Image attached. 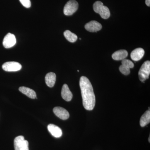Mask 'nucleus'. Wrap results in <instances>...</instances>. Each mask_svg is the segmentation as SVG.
Masks as SVG:
<instances>
[{
  "label": "nucleus",
  "instance_id": "6",
  "mask_svg": "<svg viewBox=\"0 0 150 150\" xmlns=\"http://www.w3.org/2000/svg\"><path fill=\"white\" fill-rule=\"evenodd\" d=\"M16 43V38L15 35L11 33H8L5 36L3 44L5 48H9L13 47Z\"/></svg>",
  "mask_w": 150,
  "mask_h": 150
},
{
  "label": "nucleus",
  "instance_id": "21",
  "mask_svg": "<svg viewBox=\"0 0 150 150\" xmlns=\"http://www.w3.org/2000/svg\"><path fill=\"white\" fill-rule=\"evenodd\" d=\"M22 4L26 8H29L31 6L30 0H19Z\"/></svg>",
  "mask_w": 150,
  "mask_h": 150
},
{
  "label": "nucleus",
  "instance_id": "13",
  "mask_svg": "<svg viewBox=\"0 0 150 150\" xmlns=\"http://www.w3.org/2000/svg\"><path fill=\"white\" fill-rule=\"evenodd\" d=\"M128 53L125 50H120L116 51L112 54V59L116 61H120L126 59L128 56Z\"/></svg>",
  "mask_w": 150,
  "mask_h": 150
},
{
  "label": "nucleus",
  "instance_id": "20",
  "mask_svg": "<svg viewBox=\"0 0 150 150\" xmlns=\"http://www.w3.org/2000/svg\"><path fill=\"white\" fill-rule=\"evenodd\" d=\"M119 70L122 74L125 75H129L130 73V69L122 65L119 67Z\"/></svg>",
  "mask_w": 150,
  "mask_h": 150
},
{
  "label": "nucleus",
  "instance_id": "4",
  "mask_svg": "<svg viewBox=\"0 0 150 150\" xmlns=\"http://www.w3.org/2000/svg\"><path fill=\"white\" fill-rule=\"evenodd\" d=\"M79 4L75 0H70L65 5L64 9V14L66 16L72 15L77 10Z\"/></svg>",
  "mask_w": 150,
  "mask_h": 150
},
{
  "label": "nucleus",
  "instance_id": "12",
  "mask_svg": "<svg viewBox=\"0 0 150 150\" xmlns=\"http://www.w3.org/2000/svg\"><path fill=\"white\" fill-rule=\"evenodd\" d=\"M56 81V75L53 72L48 73L45 76V82L49 87H54Z\"/></svg>",
  "mask_w": 150,
  "mask_h": 150
},
{
  "label": "nucleus",
  "instance_id": "18",
  "mask_svg": "<svg viewBox=\"0 0 150 150\" xmlns=\"http://www.w3.org/2000/svg\"><path fill=\"white\" fill-rule=\"evenodd\" d=\"M103 5V3L100 1H97L96 2L93 4V10L96 13H99Z\"/></svg>",
  "mask_w": 150,
  "mask_h": 150
},
{
  "label": "nucleus",
  "instance_id": "16",
  "mask_svg": "<svg viewBox=\"0 0 150 150\" xmlns=\"http://www.w3.org/2000/svg\"><path fill=\"white\" fill-rule=\"evenodd\" d=\"M64 35L66 39L71 43H74L78 39L77 36L69 30H66L64 32Z\"/></svg>",
  "mask_w": 150,
  "mask_h": 150
},
{
  "label": "nucleus",
  "instance_id": "1",
  "mask_svg": "<svg viewBox=\"0 0 150 150\" xmlns=\"http://www.w3.org/2000/svg\"><path fill=\"white\" fill-rule=\"evenodd\" d=\"M80 87L84 108L87 110H91L95 105L96 98L91 83L85 76L81 77Z\"/></svg>",
  "mask_w": 150,
  "mask_h": 150
},
{
  "label": "nucleus",
  "instance_id": "2",
  "mask_svg": "<svg viewBox=\"0 0 150 150\" xmlns=\"http://www.w3.org/2000/svg\"><path fill=\"white\" fill-rule=\"evenodd\" d=\"M150 74V62L147 61L145 62L140 68L139 72V76L140 80L144 82L149 79Z\"/></svg>",
  "mask_w": 150,
  "mask_h": 150
},
{
  "label": "nucleus",
  "instance_id": "19",
  "mask_svg": "<svg viewBox=\"0 0 150 150\" xmlns=\"http://www.w3.org/2000/svg\"><path fill=\"white\" fill-rule=\"evenodd\" d=\"M122 65L125 66L126 67L129 68V69H132L134 67V65L133 63L130 60L128 59H124L122 60Z\"/></svg>",
  "mask_w": 150,
  "mask_h": 150
},
{
  "label": "nucleus",
  "instance_id": "5",
  "mask_svg": "<svg viewBox=\"0 0 150 150\" xmlns=\"http://www.w3.org/2000/svg\"><path fill=\"white\" fill-rule=\"evenodd\" d=\"M21 68V65L20 63L15 62H6L2 66L3 70L8 72L17 71Z\"/></svg>",
  "mask_w": 150,
  "mask_h": 150
},
{
  "label": "nucleus",
  "instance_id": "11",
  "mask_svg": "<svg viewBox=\"0 0 150 150\" xmlns=\"http://www.w3.org/2000/svg\"><path fill=\"white\" fill-rule=\"evenodd\" d=\"M62 98L67 101H70L72 99L73 94L70 91L69 86L65 84L62 87Z\"/></svg>",
  "mask_w": 150,
  "mask_h": 150
},
{
  "label": "nucleus",
  "instance_id": "8",
  "mask_svg": "<svg viewBox=\"0 0 150 150\" xmlns=\"http://www.w3.org/2000/svg\"><path fill=\"white\" fill-rule=\"evenodd\" d=\"M54 114L62 120H65L69 117V113L65 108L61 107H56L53 109Z\"/></svg>",
  "mask_w": 150,
  "mask_h": 150
},
{
  "label": "nucleus",
  "instance_id": "17",
  "mask_svg": "<svg viewBox=\"0 0 150 150\" xmlns=\"http://www.w3.org/2000/svg\"><path fill=\"white\" fill-rule=\"evenodd\" d=\"M99 14L102 18L106 19L110 16V12L109 9L106 6H103L100 11Z\"/></svg>",
  "mask_w": 150,
  "mask_h": 150
},
{
  "label": "nucleus",
  "instance_id": "22",
  "mask_svg": "<svg viewBox=\"0 0 150 150\" xmlns=\"http://www.w3.org/2000/svg\"><path fill=\"white\" fill-rule=\"evenodd\" d=\"M146 4L148 6L150 7V0H146Z\"/></svg>",
  "mask_w": 150,
  "mask_h": 150
},
{
  "label": "nucleus",
  "instance_id": "9",
  "mask_svg": "<svg viewBox=\"0 0 150 150\" xmlns=\"http://www.w3.org/2000/svg\"><path fill=\"white\" fill-rule=\"evenodd\" d=\"M48 129L51 135L55 138H60L62 135V129L56 125L50 124L48 125Z\"/></svg>",
  "mask_w": 150,
  "mask_h": 150
},
{
  "label": "nucleus",
  "instance_id": "14",
  "mask_svg": "<svg viewBox=\"0 0 150 150\" xmlns=\"http://www.w3.org/2000/svg\"><path fill=\"white\" fill-rule=\"evenodd\" d=\"M19 90L22 93L25 95L26 96L32 98V99H35L36 98V93L33 90L29 88L25 87L24 86L20 87L19 88Z\"/></svg>",
  "mask_w": 150,
  "mask_h": 150
},
{
  "label": "nucleus",
  "instance_id": "23",
  "mask_svg": "<svg viewBox=\"0 0 150 150\" xmlns=\"http://www.w3.org/2000/svg\"><path fill=\"white\" fill-rule=\"evenodd\" d=\"M150 137H149V142H150Z\"/></svg>",
  "mask_w": 150,
  "mask_h": 150
},
{
  "label": "nucleus",
  "instance_id": "3",
  "mask_svg": "<svg viewBox=\"0 0 150 150\" xmlns=\"http://www.w3.org/2000/svg\"><path fill=\"white\" fill-rule=\"evenodd\" d=\"M15 150H29L28 142L22 136L16 137L14 140Z\"/></svg>",
  "mask_w": 150,
  "mask_h": 150
},
{
  "label": "nucleus",
  "instance_id": "10",
  "mask_svg": "<svg viewBox=\"0 0 150 150\" xmlns=\"http://www.w3.org/2000/svg\"><path fill=\"white\" fill-rule=\"evenodd\" d=\"M144 54L145 51L143 48H136L131 52V59L133 61H136V62L139 61L143 58Z\"/></svg>",
  "mask_w": 150,
  "mask_h": 150
},
{
  "label": "nucleus",
  "instance_id": "7",
  "mask_svg": "<svg viewBox=\"0 0 150 150\" xmlns=\"http://www.w3.org/2000/svg\"><path fill=\"white\" fill-rule=\"evenodd\" d=\"M85 28L91 32H96L102 29V26L100 23L95 21L88 23L85 25Z\"/></svg>",
  "mask_w": 150,
  "mask_h": 150
},
{
  "label": "nucleus",
  "instance_id": "15",
  "mask_svg": "<svg viewBox=\"0 0 150 150\" xmlns=\"http://www.w3.org/2000/svg\"><path fill=\"white\" fill-rule=\"evenodd\" d=\"M150 122V110H147L142 115L140 121V124L142 127H144L146 126Z\"/></svg>",
  "mask_w": 150,
  "mask_h": 150
}]
</instances>
